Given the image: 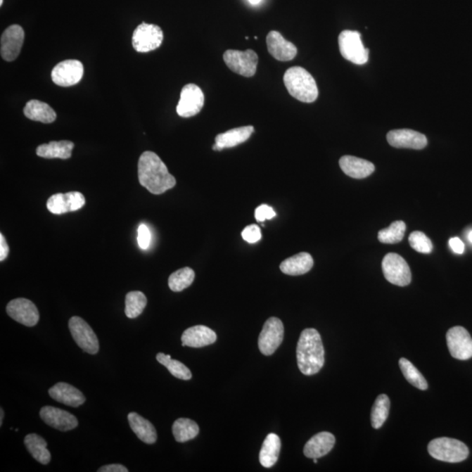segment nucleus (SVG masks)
<instances>
[{"label": "nucleus", "instance_id": "nucleus-24", "mask_svg": "<svg viewBox=\"0 0 472 472\" xmlns=\"http://www.w3.org/2000/svg\"><path fill=\"white\" fill-rule=\"evenodd\" d=\"M314 261L311 255L302 252L293 257L286 259L280 264V269L286 275L300 276L308 273L312 269Z\"/></svg>", "mask_w": 472, "mask_h": 472}, {"label": "nucleus", "instance_id": "nucleus-10", "mask_svg": "<svg viewBox=\"0 0 472 472\" xmlns=\"http://www.w3.org/2000/svg\"><path fill=\"white\" fill-rule=\"evenodd\" d=\"M283 336L284 327L279 319L272 317L267 320L258 338V347L262 354L272 355L282 344Z\"/></svg>", "mask_w": 472, "mask_h": 472}, {"label": "nucleus", "instance_id": "nucleus-33", "mask_svg": "<svg viewBox=\"0 0 472 472\" xmlns=\"http://www.w3.org/2000/svg\"><path fill=\"white\" fill-rule=\"evenodd\" d=\"M196 279V273L189 267L172 273L168 280L169 288L174 293H180L189 288Z\"/></svg>", "mask_w": 472, "mask_h": 472}, {"label": "nucleus", "instance_id": "nucleus-29", "mask_svg": "<svg viewBox=\"0 0 472 472\" xmlns=\"http://www.w3.org/2000/svg\"><path fill=\"white\" fill-rule=\"evenodd\" d=\"M25 445H26L28 452L35 460L42 464H48L51 460V453H50L46 446L44 438L37 434L27 435L24 439Z\"/></svg>", "mask_w": 472, "mask_h": 472}, {"label": "nucleus", "instance_id": "nucleus-5", "mask_svg": "<svg viewBox=\"0 0 472 472\" xmlns=\"http://www.w3.org/2000/svg\"><path fill=\"white\" fill-rule=\"evenodd\" d=\"M338 46L345 60L357 65L367 63L369 50L364 46L358 31L345 30L338 36Z\"/></svg>", "mask_w": 472, "mask_h": 472}, {"label": "nucleus", "instance_id": "nucleus-39", "mask_svg": "<svg viewBox=\"0 0 472 472\" xmlns=\"http://www.w3.org/2000/svg\"><path fill=\"white\" fill-rule=\"evenodd\" d=\"M65 194H66L70 212L77 211L84 206L86 200L84 194L79 192H70Z\"/></svg>", "mask_w": 472, "mask_h": 472}, {"label": "nucleus", "instance_id": "nucleus-46", "mask_svg": "<svg viewBox=\"0 0 472 472\" xmlns=\"http://www.w3.org/2000/svg\"><path fill=\"white\" fill-rule=\"evenodd\" d=\"M248 2L251 4V5H258V4H260L262 0H248Z\"/></svg>", "mask_w": 472, "mask_h": 472}, {"label": "nucleus", "instance_id": "nucleus-30", "mask_svg": "<svg viewBox=\"0 0 472 472\" xmlns=\"http://www.w3.org/2000/svg\"><path fill=\"white\" fill-rule=\"evenodd\" d=\"M200 428L196 421L187 418H179L172 425V434L178 442H186L196 438L199 434Z\"/></svg>", "mask_w": 472, "mask_h": 472}, {"label": "nucleus", "instance_id": "nucleus-3", "mask_svg": "<svg viewBox=\"0 0 472 472\" xmlns=\"http://www.w3.org/2000/svg\"><path fill=\"white\" fill-rule=\"evenodd\" d=\"M284 85L294 98L302 103L315 102L319 96L318 86L312 75L302 67H293L283 75Z\"/></svg>", "mask_w": 472, "mask_h": 472}, {"label": "nucleus", "instance_id": "nucleus-26", "mask_svg": "<svg viewBox=\"0 0 472 472\" xmlns=\"http://www.w3.org/2000/svg\"><path fill=\"white\" fill-rule=\"evenodd\" d=\"M75 143L68 140L63 141H52L49 143H43L39 146L36 150V154L39 157L44 158H60V160H68L72 156Z\"/></svg>", "mask_w": 472, "mask_h": 472}, {"label": "nucleus", "instance_id": "nucleus-41", "mask_svg": "<svg viewBox=\"0 0 472 472\" xmlns=\"http://www.w3.org/2000/svg\"><path fill=\"white\" fill-rule=\"evenodd\" d=\"M151 235L149 228L146 224H141L138 229V243L140 248L143 250L150 247Z\"/></svg>", "mask_w": 472, "mask_h": 472}, {"label": "nucleus", "instance_id": "nucleus-47", "mask_svg": "<svg viewBox=\"0 0 472 472\" xmlns=\"http://www.w3.org/2000/svg\"><path fill=\"white\" fill-rule=\"evenodd\" d=\"M0 414H1V417H0V425H1V426H2L3 418H4V416H5V414H4V410H3L2 408H1V409H0Z\"/></svg>", "mask_w": 472, "mask_h": 472}, {"label": "nucleus", "instance_id": "nucleus-25", "mask_svg": "<svg viewBox=\"0 0 472 472\" xmlns=\"http://www.w3.org/2000/svg\"><path fill=\"white\" fill-rule=\"evenodd\" d=\"M128 421L132 431L134 432L140 440L147 443V445H153L157 441V431L151 421L135 412L128 414Z\"/></svg>", "mask_w": 472, "mask_h": 472}, {"label": "nucleus", "instance_id": "nucleus-31", "mask_svg": "<svg viewBox=\"0 0 472 472\" xmlns=\"http://www.w3.org/2000/svg\"><path fill=\"white\" fill-rule=\"evenodd\" d=\"M156 359L161 365L167 367L169 372H170L172 376H174L175 378L184 381H189L192 379V373H191L189 367L184 365V364L179 362V360L172 359L171 355H167L163 354V352H160V354L157 355Z\"/></svg>", "mask_w": 472, "mask_h": 472}, {"label": "nucleus", "instance_id": "nucleus-11", "mask_svg": "<svg viewBox=\"0 0 472 472\" xmlns=\"http://www.w3.org/2000/svg\"><path fill=\"white\" fill-rule=\"evenodd\" d=\"M204 102V94L199 86L187 84L180 93V99L176 110L179 117H192L200 113Z\"/></svg>", "mask_w": 472, "mask_h": 472}, {"label": "nucleus", "instance_id": "nucleus-32", "mask_svg": "<svg viewBox=\"0 0 472 472\" xmlns=\"http://www.w3.org/2000/svg\"><path fill=\"white\" fill-rule=\"evenodd\" d=\"M147 305L146 295L141 291H131L125 297V315L129 319H136L141 315Z\"/></svg>", "mask_w": 472, "mask_h": 472}, {"label": "nucleus", "instance_id": "nucleus-45", "mask_svg": "<svg viewBox=\"0 0 472 472\" xmlns=\"http://www.w3.org/2000/svg\"><path fill=\"white\" fill-rule=\"evenodd\" d=\"M98 472H128L129 470L122 464H109V466H106L101 467L100 469L97 470Z\"/></svg>", "mask_w": 472, "mask_h": 472}, {"label": "nucleus", "instance_id": "nucleus-34", "mask_svg": "<svg viewBox=\"0 0 472 472\" xmlns=\"http://www.w3.org/2000/svg\"><path fill=\"white\" fill-rule=\"evenodd\" d=\"M389 409H390V401L388 395L378 396L373 406L372 414H371V423H372L373 428L377 430L383 427L385 420L388 419Z\"/></svg>", "mask_w": 472, "mask_h": 472}, {"label": "nucleus", "instance_id": "nucleus-48", "mask_svg": "<svg viewBox=\"0 0 472 472\" xmlns=\"http://www.w3.org/2000/svg\"><path fill=\"white\" fill-rule=\"evenodd\" d=\"M468 241H470V243L472 244V230L469 233H468Z\"/></svg>", "mask_w": 472, "mask_h": 472}, {"label": "nucleus", "instance_id": "nucleus-23", "mask_svg": "<svg viewBox=\"0 0 472 472\" xmlns=\"http://www.w3.org/2000/svg\"><path fill=\"white\" fill-rule=\"evenodd\" d=\"M340 167L349 177L357 179L369 177L376 170V167L370 161L354 156L342 157Z\"/></svg>", "mask_w": 472, "mask_h": 472}, {"label": "nucleus", "instance_id": "nucleus-20", "mask_svg": "<svg viewBox=\"0 0 472 472\" xmlns=\"http://www.w3.org/2000/svg\"><path fill=\"white\" fill-rule=\"evenodd\" d=\"M255 132L253 126H243V127L229 129L224 133L216 136L215 143L212 146L214 151H221L226 148H232L241 145L250 139L252 133Z\"/></svg>", "mask_w": 472, "mask_h": 472}, {"label": "nucleus", "instance_id": "nucleus-4", "mask_svg": "<svg viewBox=\"0 0 472 472\" xmlns=\"http://www.w3.org/2000/svg\"><path fill=\"white\" fill-rule=\"evenodd\" d=\"M428 452L433 459L447 463H460L469 457V449L457 439L440 438L428 445Z\"/></svg>", "mask_w": 472, "mask_h": 472}, {"label": "nucleus", "instance_id": "nucleus-7", "mask_svg": "<svg viewBox=\"0 0 472 472\" xmlns=\"http://www.w3.org/2000/svg\"><path fill=\"white\" fill-rule=\"evenodd\" d=\"M383 270L389 283L401 287L412 283V275L405 259L395 253H389L383 258Z\"/></svg>", "mask_w": 472, "mask_h": 472}, {"label": "nucleus", "instance_id": "nucleus-49", "mask_svg": "<svg viewBox=\"0 0 472 472\" xmlns=\"http://www.w3.org/2000/svg\"><path fill=\"white\" fill-rule=\"evenodd\" d=\"M3 0H0V6H2Z\"/></svg>", "mask_w": 472, "mask_h": 472}, {"label": "nucleus", "instance_id": "nucleus-15", "mask_svg": "<svg viewBox=\"0 0 472 472\" xmlns=\"http://www.w3.org/2000/svg\"><path fill=\"white\" fill-rule=\"evenodd\" d=\"M25 39V32L19 25H12L1 35L0 53L6 61H13L20 56Z\"/></svg>", "mask_w": 472, "mask_h": 472}, {"label": "nucleus", "instance_id": "nucleus-8", "mask_svg": "<svg viewBox=\"0 0 472 472\" xmlns=\"http://www.w3.org/2000/svg\"><path fill=\"white\" fill-rule=\"evenodd\" d=\"M163 39V31L160 27L143 23L133 32L132 46L136 52L147 53L160 48Z\"/></svg>", "mask_w": 472, "mask_h": 472}, {"label": "nucleus", "instance_id": "nucleus-14", "mask_svg": "<svg viewBox=\"0 0 472 472\" xmlns=\"http://www.w3.org/2000/svg\"><path fill=\"white\" fill-rule=\"evenodd\" d=\"M7 314L18 323L32 327L37 325L39 313L36 305L27 298H16L6 306Z\"/></svg>", "mask_w": 472, "mask_h": 472}, {"label": "nucleus", "instance_id": "nucleus-37", "mask_svg": "<svg viewBox=\"0 0 472 472\" xmlns=\"http://www.w3.org/2000/svg\"><path fill=\"white\" fill-rule=\"evenodd\" d=\"M410 246L414 250L423 254H430L433 250V243L424 233L414 231L409 236Z\"/></svg>", "mask_w": 472, "mask_h": 472}, {"label": "nucleus", "instance_id": "nucleus-40", "mask_svg": "<svg viewBox=\"0 0 472 472\" xmlns=\"http://www.w3.org/2000/svg\"><path fill=\"white\" fill-rule=\"evenodd\" d=\"M243 240L248 243H255L261 240V229L257 225L252 224L246 227L241 232Z\"/></svg>", "mask_w": 472, "mask_h": 472}, {"label": "nucleus", "instance_id": "nucleus-22", "mask_svg": "<svg viewBox=\"0 0 472 472\" xmlns=\"http://www.w3.org/2000/svg\"><path fill=\"white\" fill-rule=\"evenodd\" d=\"M335 437L330 432H320L310 439L304 448V454L308 459H319L325 457L333 449Z\"/></svg>", "mask_w": 472, "mask_h": 472}, {"label": "nucleus", "instance_id": "nucleus-17", "mask_svg": "<svg viewBox=\"0 0 472 472\" xmlns=\"http://www.w3.org/2000/svg\"><path fill=\"white\" fill-rule=\"evenodd\" d=\"M39 416L46 424L60 431L72 430L78 426L77 417L70 412L55 408V407H43Z\"/></svg>", "mask_w": 472, "mask_h": 472}, {"label": "nucleus", "instance_id": "nucleus-28", "mask_svg": "<svg viewBox=\"0 0 472 472\" xmlns=\"http://www.w3.org/2000/svg\"><path fill=\"white\" fill-rule=\"evenodd\" d=\"M281 450V440L279 435L269 434L262 445L259 460L262 466L272 468L279 460Z\"/></svg>", "mask_w": 472, "mask_h": 472}, {"label": "nucleus", "instance_id": "nucleus-1", "mask_svg": "<svg viewBox=\"0 0 472 472\" xmlns=\"http://www.w3.org/2000/svg\"><path fill=\"white\" fill-rule=\"evenodd\" d=\"M138 172L140 185L153 194L164 193L176 185L175 178L153 151H145L140 156Z\"/></svg>", "mask_w": 472, "mask_h": 472}, {"label": "nucleus", "instance_id": "nucleus-19", "mask_svg": "<svg viewBox=\"0 0 472 472\" xmlns=\"http://www.w3.org/2000/svg\"><path fill=\"white\" fill-rule=\"evenodd\" d=\"M217 335L210 328L196 326L184 331L181 336L182 347L200 348L214 344Z\"/></svg>", "mask_w": 472, "mask_h": 472}, {"label": "nucleus", "instance_id": "nucleus-36", "mask_svg": "<svg viewBox=\"0 0 472 472\" xmlns=\"http://www.w3.org/2000/svg\"><path fill=\"white\" fill-rule=\"evenodd\" d=\"M405 232V222L396 221L393 222L388 228L381 229L379 234H378V239H379L381 243L385 244L399 243L404 238Z\"/></svg>", "mask_w": 472, "mask_h": 472}, {"label": "nucleus", "instance_id": "nucleus-2", "mask_svg": "<svg viewBox=\"0 0 472 472\" xmlns=\"http://www.w3.org/2000/svg\"><path fill=\"white\" fill-rule=\"evenodd\" d=\"M299 370L305 376H314L325 364V349L318 331L308 328L302 331L297 347Z\"/></svg>", "mask_w": 472, "mask_h": 472}, {"label": "nucleus", "instance_id": "nucleus-42", "mask_svg": "<svg viewBox=\"0 0 472 472\" xmlns=\"http://www.w3.org/2000/svg\"><path fill=\"white\" fill-rule=\"evenodd\" d=\"M276 216V212L273 210L272 208L268 205H262L258 207L255 211V217L259 222H264L266 219H270Z\"/></svg>", "mask_w": 472, "mask_h": 472}, {"label": "nucleus", "instance_id": "nucleus-27", "mask_svg": "<svg viewBox=\"0 0 472 472\" xmlns=\"http://www.w3.org/2000/svg\"><path fill=\"white\" fill-rule=\"evenodd\" d=\"M24 114L32 121L51 124L56 119V111L48 103L39 100H31L24 108Z\"/></svg>", "mask_w": 472, "mask_h": 472}, {"label": "nucleus", "instance_id": "nucleus-16", "mask_svg": "<svg viewBox=\"0 0 472 472\" xmlns=\"http://www.w3.org/2000/svg\"><path fill=\"white\" fill-rule=\"evenodd\" d=\"M389 145L395 148L421 150L428 145L426 136L413 129H394L387 135Z\"/></svg>", "mask_w": 472, "mask_h": 472}, {"label": "nucleus", "instance_id": "nucleus-21", "mask_svg": "<svg viewBox=\"0 0 472 472\" xmlns=\"http://www.w3.org/2000/svg\"><path fill=\"white\" fill-rule=\"evenodd\" d=\"M49 393L55 401L74 408H77L86 402L85 396L79 389L65 383L56 384L49 389Z\"/></svg>", "mask_w": 472, "mask_h": 472}, {"label": "nucleus", "instance_id": "nucleus-13", "mask_svg": "<svg viewBox=\"0 0 472 472\" xmlns=\"http://www.w3.org/2000/svg\"><path fill=\"white\" fill-rule=\"evenodd\" d=\"M84 65L77 60H66L57 64L52 70V80L60 87H70L80 82L84 77Z\"/></svg>", "mask_w": 472, "mask_h": 472}, {"label": "nucleus", "instance_id": "nucleus-6", "mask_svg": "<svg viewBox=\"0 0 472 472\" xmlns=\"http://www.w3.org/2000/svg\"><path fill=\"white\" fill-rule=\"evenodd\" d=\"M223 60L229 70L245 77H254L257 70L258 56L254 50H227Z\"/></svg>", "mask_w": 472, "mask_h": 472}, {"label": "nucleus", "instance_id": "nucleus-9", "mask_svg": "<svg viewBox=\"0 0 472 472\" xmlns=\"http://www.w3.org/2000/svg\"><path fill=\"white\" fill-rule=\"evenodd\" d=\"M68 327L78 347L89 355H96L99 351V341L91 327L80 317H72Z\"/></svg>", "mask_w": 472, "mask_h": 472}, {"label": "nucleus", "instance_id": "nucleus-18", "mask_svg": "<svg viewBox=\"0 0 472 472\" xmlns=\"http://www.w3.org/2000/svg\"><path fill=\"white\" fill-rule=\"evenodd\" d=\"M266 42L269 53L277 60L289 61L297 56L298 49L293 43L286 41L279 32L270 31Z\"/></svg>", "mask_w": 472, "mask_h": 472}, {"label": "nucleus", "instance_id": "nucleus-43", "mask_svg": "<svg viewBox=\"0 0 472 472\" xmlns=\"http://www.w3.org/2000/svg\"><path fill=\"white\" fill-rule=\"evenodd\" d=\"M449 245L450 248L453 250L454 253L462 255L464 252V244L459 237H453L449 241Z\"/></svg>", "mask_w": 472, "mask_h": 472}, {"label": "nucleus", "instance_id": "nucleus-12", "mask_svg": "<svg viewBox=\"0 0 472 472\" xmlns=\"http://www.w3.org/2000/svg\"><path fill=\"white\" fill-rule=\"evenodd\" d=\"M446 340L453 358L460 360L472 358V338L464 327L450 328L446 334Z\"/></svg>", "mask_w": 472, "mask_h": 472}, {"label": "nucleus", "instance_id": "nucleus-35", "mask_svg": "<svg viewBox=\"0 0 472 472\" xmlns=\"http://www.w3.org/2000/svg\"><path fill=\"white\" fill-rule=\"evenodd\" d=\"M399 365L403 376L410 384L418 389H421V390H426L428 388L427 381L409 359L402 358L400 359Z\"/></svg>", "mask_w": 472, "mask_h": 472}, {"label": "nucleus", "instance_id": "nucleus-38", "mask_svg": "<svg viewBox=\"0 0 472 472\" xmlns=\"http://www.w3.org/2000/svg\"><path fill=\"white\" fill-rule=\"evenodd\" d=\"M46 208H48L49 211L51 212L53 215H63L70 212L66 194H53V196L50 197L48 200Z\"/></svg>", "mask_w": 472, "mask_h": 472}, {"label": "nucleus", "instance_id": "nucleus-44", "mask_svg": "<svg viewBox=\"0 0 472 472\" xmlns=\"http://www.w3.org/2000/svg\"><path fill=\"white\" fill-rule=\"evenodd\" d=\"M9 252L10 248L6 243V238L3 236V234H0V261L6 260V257H8Z\"/></svg>", "mask_w": 472, "mask_h": 472}]
</instances>
